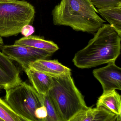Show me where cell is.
<instances>
[{"label": "cell", "instance_id": "23", "mask_svg": "<svg viewBox=\"0 0 121 121\" xmlns=\"http://www.w3.org/2000/svg\"><path fill=\"white\" fill-rule=\"evenodd\" d=\"M119 7H121V4H120V5H119Z\"/></svg>", "mask_w": 121, "mask_h": 121}, {"label": "cell", "instance_id": "4", "mask_svg": "<svg viewBox=\"0 0 121 121\" xmlns=\"http://www.w3.org/2000/svg\"><path fill=\"white\" fill-rule=\"evenodd\" d=\"M34 6L24 0H0V37L16 36L23 27L32 22Z\"/></svg>", "mask_w": 121, "mask_h": 121}, {"label": "cell", "instance_id": "14", "mask_svg": "<svg viewBox=\"0 0 121 121\" xmlns=\"http://www.w3.org/2000/svg\"><path fill=\"white\" fill-rule=\"evenodd\" d=\"M99 13L107 21L121 37V8L97 9Z\"/></svg>", "mask_w": 121, "mask_h": 121}, {"label": "cell", "instance_id": "6", "mask_svg": "<svg viewBox=\"0 0 121 121\" xmlns=\"http://www.w3.org/2000/svg\"><path fill=\"white\" fill-rule=\"evenodd\" d=\"M2 52L10 59L17 63L24 71L31 63L37 60L47 59L53 53L32 47L14 44L4 45Z\"/></svg>", "mask_w": 121, "mask_h": 121}, {"label": "cell", "instance_id": "7", "mask_svg": "<svg viewBox=\"0 0 121 121\" xmlns=\"http://www.w3.org/2000/svg\"><path fill=\"white\" fill-rule=\"evenodd\" d=\"M93 74L101 83L104 91L112 90L121 91V68L116 65L115 62L95 69Z\"/></svg>", "mask_w": 121, "mask_h": 121}, {"label": "cell", "instance_id": "2", "mask_svg": "<svg viewBox=\"0 0 121 121\" xmlns=\"http://www.w3.org/2000/svg\"><path fill=\"white\" fill-rule=\"evenodd\" d=\"M90 0H61L52 12L55 25L69 26L77 31L95 34L105 22Z\"/></svg>", "mask_w": 121, "mask_h": 121}, {"label": "cell", "instance_id": "20", "mask_svg": "<svg viewBox=\"0 0 121 121\" xmlns=\"http://www.w3.org/2000/svg\"><path fill=\"white\" fill-rule=\"evenodd\" d=\"M4 45V42L1 37H0V49H1V48Z\"/></svg>", "mask_w": 121, "mask_h": 121}, {"label": "cell", "instance_id": "12", "mask_svg": "<svg viewBox=\"0 0 121 121\" xmlns=\"http://www.w3.org/2000/svg\"><path fill=\"white\" fill-rule=\"evenodd\" d=\"M106 109L118 116L120 114L121 107V95L116 90L104 91L98 99L96 107Z\"/></svg>", "mask_w": 121, "mask_h": 121}, {"label": "cell", "instance_id": "15", "mask_svg": "<svg viewBox=\"0 0 121 121\" xmlns=\"http://www.w3.org/2000/svg\"><path fill=\"white\" fill-rule=\"evenodd\" d=\"M0 118L3 121H25L17 114L10 105L0 98Z\"/></svg>", "mask_w": 121, "mask_h": 121}, {"label": "cell", "instance_id": "17", "mask_svg": "<svg viewBox=\"0 0 121 121\" xmlns=\"http://www.w3.org/2000/svg\"><path fill=\"white\" fill-rule=\"evenodd\" d=\"M95 7L98 9L117 8L121 4V0H90Z\"/></svg>", "mask_w": 121, "mask_h": 121}, {"label": "cell", "instance_id": "16", "mask_svg": "<svg viewBox=\"0 0 121 121\" xmlns=\"http://www.w3.org/2000/svg\"><path fill=\"white\" fill-rule=\"evenodd\" d=\"M44 97V105L47 112L46 121H61L56 108L48 94Z\"/></svg>", "mask_w": 121, "mask_h": 121}, {"label": "cell", "instance_id": "11", "mask_svg": "<svg viewBox=\"0 0 121 121\" xmlns=\"http://www.w3.org/2000/svg\"><path fill=\"white\" fill-rule=\"evenodd\" d=\"M25 72L36 91L43 96L47 95L52 86V77L30 68Z\"/></svg>", "mask_w": 121, "mask_h": 121}, {"label": "cell", "instance_id": "9", "mask_svg": "<svg viewBox=\"0 0 121 121\" xmlns=\"http://www.w3.org/2000/svg\"><path fill=\"white\" fill-rule=\"evenodd\" d=\"M29 68L52 77L65 76L71 75V69L59 62L57 60H39L31 63Z\"/></svg>", "mask_w": 121, "mask_h": 121}, {"label": "cell", "instance_id": "19", "mask_svg": "<svg viewBox=\"0 0 121 121\" xmlns=\"http://www.w3.org/2000/svg\"><path fill=\"white\" fill-rule=\"evenodd\" d=\"M35 32V29L34 27L29 24H27L23 27L21 33L24 37H28L32 35Z\"/></svg>", "mask_w": 121, "mask_h": 121}, {"label": "cell", "instance_id": "22", "mask_svg": "<svg viewBox=\"0 0 121 121\" xmlns=\"http://www.w3.org/2000/svg\"><path fill=\"white\" fill-rule=\"evenodd\" d=\"M3 121L0 118V121Z\"/></svg>", "mask_w": 121, "mask_h": 121}, {"label": "cell", "instance_id": "3", "mask_svg": "<svg viewBox=\"0 0 121 121\" xmlns=\"http://www.w3.org/2000/svg\"><path fill=\"white\" fill-rule=\"evenodd\" d=\"M52 86L48 94L61 121H71L80 112L89 108L75 86L71 75L52 77Z\"/></svg>", "mask_w": 121, "mask_h": 121}, {"label": "cell", "instance_id": "13", "mask_svg": "<svg viewBox=\"0 0 121 121\" xmlns=\"http://www.w3.org/2000/svg\"><path fill=\"white\" fill-rule=\"evenodd\" d=\"M14 44L32 47L52 53L59 49L58 45L53 41L46 40L43 37L37 36L23 37L16 40Z\"/></svg>", "mask_w": 121, "mask_h": 121}, {"label": "cell", "instance_id": "10", "mask_svg": "<svg viewBox=\"0 0 121 121\" xmlns=\"http://www.w3.org/2000/svg\"><path fill=\"white\" fill-rule=\"evenodd\" d=\"M117 115L99 107L82 111L71 121H117Z\"/></svg>", "mask_w": 121, "mask_h": 121}, {"label": "cell", "instance_id": "18", "mask_svg": "<svg viewBox=\"0 0 121 121\" xmlns=\"http://www.w3.org/2000/svg\"><path fill=\"white\" fill-rule=\"evenodd\" d=\"M35 114L38 121H46L47 112L45 105L38 108L36 110Z\"/></svg>", "mask_w": 121, "mask_h": 121}, {"label": "cell", "instance_id": "8", "mask_svg": "<svg viewBox=\"0 0 121 121\" xmlns=\"http://www.w3.org/2000/svg\"><path fill=\"white\" fill-rule=\"evenodd\" d=\"M22 81L18 69L12 60L0 51V91L14 87Z\"/></svg>", "mask_w": 121, "mask_h": 121}, {"label": "cell", "instance_id": "1", "mask_svg": "<svg viewBox=\"0 0 121 121\" xmlns=\"http://www.w3.org/2000/svg\"><path fill=\"white\" fill-rule=\"evenodd\" d=\"M121 37L110 24H104L73 59L78 68L88 69L115 62L121 53Z\"/></svg>", "mask_w": 121, "mask_h": 121}, {"label": "cell", "instance_id": "21", "mask_svg": "<svg viewBox=\"0 0 121 121\" xmlns=\"http://www.w3.org/2000/svg\"><path fill=\"white\" fill-rule=\"evenodd\" d=\"M117 121H121V107L120 114L117 116Z\"/></svg>", "mask_w": 121, "mask_h": 121}, {"label": "cell", "instance_id": "5", "mask_svg": "<svg viewBox=\"0 0 121 121\" xmlns=\"http://www.w3.org/2000/svg\"><path fill=\"white\" fill-rule=\"evenodd\" d=\"M5 101L25 121H38L36 110L44 106V96L25 82L6 90Z\"/></svg>", "mask_w": 121, "mask_h": 121}]
</instances>
